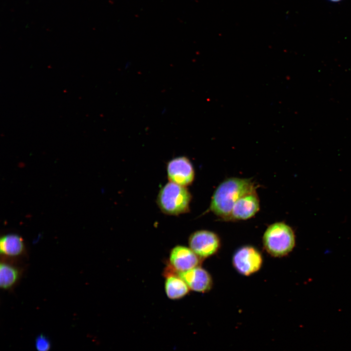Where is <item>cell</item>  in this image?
Here are the masks:
<instances>
[{"instance_id":"6da1fadb","label":"cell","mask_w":351,"mask_h":351,"mask_svg":"<svg viewBox=\"0 0 351 351\" xmlns=\"http://www.w3.org/2000/svg\"><path fill=\"white\" fill-rule=\"evenodd\" d=\"M257 186L250 179L239 177L227 178L215 189L210 210L225 220H229L232 210L236 202L245 194L256 190Z\"/></svg>"},{"instance_id":"7a4b0ae2","label":"cell","mask_w":351,"mask_h":351,"mask_svg":"<svg viewBox=\"0 0 351 351\" xmlns=\"http://www.w3.org/2000/svg\"><path fill=\"white\" fill-rule=\"evenodd\" d=\"M192 195L186 187L169 182L159 190L156 204L164 214L179 215L190 211Z\"/></svg>"},{"instance_id":"3957f363","label":"cell","mask_w":351,"mask_h":351,"mask_svg":"<svg viewBox=\"0 0 351 351\" xmlns=\"http://www.w3.org/2000/svg\"><path fill=\"white\" fill-rule=\"evenodd\" d=\"M265 250L273 257L284 256L290 253L295 245V235L292 228L282 222L269 225L263 236Z\"/></svg>"},{"instance_id":"277c9868","label":"cell","mask_w":351,"mask_h":351,"mask_svg":"<svg viewBox=\"0 0 351 351\" xmlns=\"http://www.w3.org/2000/svg\"><path fill=\"white\" fill-rule=\"evenodd\" d=\"M233 264L240 274L249 276L258 271L262 265L261 253L254 247L244 246L239 248L234 254Z\"/></svg>"},{"instance_id":"5b68a950","label":"cell","mask_w":351,"mask_h":351,"mask_svg":"<svg viewBox=\"0 0 351 351\" xmlns=\"http://www.w3.org/2000/svg\"><path fill=\"white\" fill-rule=\"evenodd\" d=\"M189 247L200 258L215 254L220 246L218 236L213 232L201 230L192 233L189 237Z\"/></svg>"},{"instance_id":"8992f818","label":"cell","mask_w":351,"mask_h":351,"mask_svg":"<svg viewBox=\"0 0 351 351\" xmlns=\"http://www.w3.org/2000/svg\"><path fill=\"white\" fill-rule=\"evenodd\" d=\"M167 177L170 182L182 186L190 185L195 177V171L190 160L185 156H177L169 160L166 166Z\"/></svg>"},{"instance_id":"52a82bcc","label":"cell","mask_w":351,"mask_h":351,"mask_svg":"<svg viewBox=\"0 0 351 351\" xmlns=\"http://www.w3.org/2000/svg\"><path fill=\"white\" fill-rule=\"evenodd\" d=\"M200 258L189 247L177 245L171 251L170 267L177 272H185L198 266Z\"/></svg>"},{"instance_id":"ba28073f","label":"cell","mask_w":351,"mask_h":351,"mask_svg":"<svg viewBox=\"0 0 351 351\" xmlns=\"http://www.w3.org/2000/svg\"><path fill=\"white\" fill-rule=\"evenodd\" d=\"M260 209V201L256 190L242 196L234 204L229 220H245L254 216Z\"/></svg>"},{"instance_id":"9c48e42d","label":"cell","mask_w":351,"mask_h":351,"mask_svg":"<svg viewBox=\"0 0 351 351\" xmlns=\"http://www.w3.org/2000/svg\"><path fill=\"white\" fill-rule=\"evenodd\" d=\"M175 272L194 291L206 292L212 287L213 279L210 274L199 266L187 271Z\"/></svg>"},{"instance_id":"30bf717a","label":"cell","mask_w":351,"mask_h":351,"mask_svg":"<svg viewBox=\"0 0 351 351\" xmlns=\"http://www.w3.org/2000/svg\"><path fill=\"white\" fill-rule=\"evenodd\" d=\"M165 291L170 299L177 300L186 295L189 292L186 282L169 266L165 270Z\"/></svg>"},{"instance_id":"8fae6325","label":"cell","mask_w":351,"mask_h":351,"mask_svg":"<svg viewBox=\"0 0 351 351\" xmlns=\"http://www.w3.org/2000/svg\"><path fill=\"white\" fill-rule=\"evenodd\" d=\"M25 252L23 238L16 234H7L1 236L0 252L4 257H19Z\"/></svg>"},{"instance_id":"7c38bea8","label":"cell","mask_w":351,"mask_h":351,"mask_svg":"<svg viewBox=\"0 0 351 351\" xmlns=\"http://www.w3.org/2000/svg\"><path fill=\"white\" fill-rule=\"evenodd\" d=\"M21 275V270L18 266L6 261L0 264V286L4 290L13 288Z\"/></svg>"},{"instance_id":"4fadbf2b","label":"cell","mask_w":351,"mask_h":351,"mask_svg":"<svg viewBox=\"0 0 351 351\" xmlns=\"http://www.w3.org/2000/svg\"><path fill=\"white\" fill-rule=\"evenodd\" d=\"M36 343V348L38 351H48L50 348V343L44 336L39 337Z\"/></svg>"},{"instance_id":"5bb4252c","label":"cell","mask_w":351,"mask_h":351,"mask_svg":"<svg viewBox=\"0 0 351 351\" xmlns=\"http://www.w3.org/2000/svg\"><path fill=\"white\" fill-rule=\"evenodd\" d=\"M328 1L332 3H338L343 1V0H327Z\"/></svg>"}]
</instances>
